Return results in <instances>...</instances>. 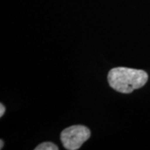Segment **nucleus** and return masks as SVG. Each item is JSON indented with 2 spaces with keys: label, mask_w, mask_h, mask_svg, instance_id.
Returning a JSON list of instances; mask_svg holds the SVG:
<instances>
[{
  "label": "nucleus",
  "mask_w": 150,
  "mask_h": 150,
  "mask_svg": "<svg viewBox=\"0 0 150 150\" xmlns=\"http://www.w3.org/2000/svg\"><path fill=\"white\" fill-rule=\"evenodd\" d=\"M35 150H59V147L51 142H44L38 144L34 149Z\"/></svg>",
  "instance_id": "obj_3"
},
{
  "label": "nucleus",
  "mask_w": 150,
  "mask_h": 150,
  "mask_svg": "<svg viewBox=\"0 0 150 150\" xmlns=\"http://www.w3.org/2000/svg\"><path fill=\"white\" fill-rule=\"evenodd\" d=\"M0 144H0V149H2L4 148V140H0Z\"/></svg>",
  "instance_id": "obj_5"
},
{
  "label": "nucleus",
  "mask_w": 150,
  "mask_h": 150,
  "mask_svg": "<svg viewBox=\"0 0 150 150\" xmlns=\"http://www.w3.org/2000/svg\"><path fill=\"white\" fill-rule=\"evenodd\" d=\"M149 75L144 70L125 67L112 69L108 74V82L110 87L122 93H130L146 84Z\"/></svg>",
  "instance_id": "obj_1"
},
{
  "label": "nucleus",
  "mask_w": 150,
  "mask_h": 150,
  "mask_svg": "<svg viewBox=\"0 0 150 150\" xmlns=\"http://www.w3.org/2000/svg\"><path fill=\"white\" fill-rule=\"evenodd\" d=\"M5 112V107L3 103H0V117L2 118Z\"/></svg>",
  "instance_id": "obj_4"
},
{
  "label": "nucleus",
  "mask_w": 150,
  "mask_h": 150,
  "mask_svg": "<svg viewBox=\"0 0 150 150\" xmlns=\"http://www.w3.org/2000/svg\"><path fill=\"white\" fill-rule=\"evenodd\" d=\"M91 136L90 130L83 125H73L61 133L63 146L68 150H77Z\"/></svg>",
  "instance_id": "obj_2"
}]
</instances>
